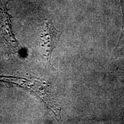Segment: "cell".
<instances>
[{"label":"cell","instance_id":"cell-1","mask_svg":"<svg viewBox=\"0 0 124 124\" xmlns=\"http://www.w3.org/2000/svg\"><path fill=\"white\" fill-rule=\"evenodd\" d=\"M62 32L54 26L51 20H47L43 27L41 33V54L46 58L49 66H52L51 62L52 52L59 41Z\"/></svg>","mask_w":124,"mask_h":124},{"label":"cell","instance_id":"cell-2","mask_svg":"<svg viewBox=\"0 0 124 124\" xmlns=\"http://www.w3.org/2000/svg\"><path fill=\"white\" fill-rule=\"evenodd\" d=\"M9 0H0V29L6 42L11 48L16 49L17 42L12 31L11 16L7 9Z\"/></svg>","mask_w":124,"mask_h":124}]
</instances>
